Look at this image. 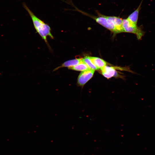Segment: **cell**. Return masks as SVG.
<instances>
[{"label": "cell", "instance_id": "obj_1", "mask_svg": "<svg viewBox=\"0 0 155 155\" xmlns=\"http://www.w3.org/2000/svg\"><path fill=\"white\" fill-rule=\"evenodd\" d=\"M23 6L30 16L35 30L44 41L47 42L46 37L48 36L53 38L50 27L36 16L25 3L23 4Z\"/></svg>", "mask_w": 155, "mask_h": 155}, {"label": "cell", "instance_id": "obj_2", "mask_svg": "<svg viewBox=\"0 0 155 155\" xmlns=\"http://www.w3.org/2000/svg\"><path fill=\"white\" fill-rule=\"evenodd\" d=\"M122 27L124 32L131 33L135 34L138 39H141L145 32L142 29L127 19H123Z\"/></svg>", "mask_w": 155, "mask_h": 155}, {"label": "cell", "instance_id": "obj_3", "mask_svg": "<svg viewBox=\"0 0 155 155\" xmlns=\"http://www.w3.org/2000/svg\"><path fill=\"white\" fill-rule=\"evenodd\" d=\"M95 70L89 69L82 71L77 79V84L83 88L85 84L92 77Z\"/></svg>", "mask_w": 155, "mask_h": 155}, {"label": "cell", "instance_id": "obj_4", "mask_svg": "<svg viewBox=\"0 0 155 155\" xmlns=\"http://www.w3.org/2000/svg\"><path fill=\"white\" fill-rule=\"evenodd\" d=\"M92 18L98 23L115 33H117L112 23L108 20L105 16L100 15L98 17Z\"/></svg>", "mask_w": 155, "mask_h": 155}, {"label": "cell", "instance_id": "obj_5", "mask_svg": "<svg viewBox=\"0 0 155 155\" xmlns=\"http://www.w3.org/2000/svg\"><path fill=\"white\" fill-rule=\"evenodd\" d=\"M105 17L112 23L117 33L124 32L122 27L123 19L121 18L115 16H105Z\"/></svg>", "mask_w": 155, "mask_h": 155}, {"label": "cell", "instance_id": "obj_6", "mask_svg": "<svg viewBox=\"0 0 155 155\" xmlns=\"http://www.w3.org/2000/svg\"><path fill=\"white\" fill-rule=\"evenodd\" d=\"M100 69L102 74L107 79L113 76L117 77V74L114 67L106 66Z\"/></svg>", "mask_w": 155, "mask_h": 155}, {"label": "cell", "instance_id": "obj_7", "mask_svg": "<svg viewBox=\"0 0 155 155\" xmlns=\"http://www.w3.org/2000/svg\"><path fill=\"white\" fill-rule=\"evenodd\" d=\"M83 62H84L83 59L82 58L68 60L64 62L61 66L56 68L54 70H57L61 67H68L69 68L72 67Z\"/></svg>", "mask_w": 155, "mask_h": 155}, {"label": "cell", "instance_id": "obj_8", "mask_svg": "<svg viewBox=\"0 0 155 155\" xmlns=\"http://www.w3.org/2000/svg\"><path fill=\"white\" fill-rule=\"evenodd\" d=\"M92 63L99 69L106 66V62L103 59L97 57L89 56Z\"/></svg>", "mask_w": 155, "mask_h": 155}, {"label": "cell", "instance_id": "obj_9", "mask_svg": "<svg viewBox=\"0 0 155 155\" xmlns=\"http://www.w3.org/2000/svg\"><path fill=\"white\" fill-rule=\"evenodd\" d=\"M142 3V2H141L137 8L131 13L127 18L131 22L136 25L137 22L139 13Z\"/></svg>", "mask_w": 155, "mask_h": 155}, {"label": "cell", "instance_id": "obj_10", "mask_svg": "<svg viewBox=\"0 0 155 155\" xmlns=\"http://www.w3.org/2000/svg\"><path fill=\"white\" fill-rule=\"evenodd\" d=\"M69 69L79 71H84L90 69L84 62L80 63L73 67L68 68Z\"/></svg>", "mask_w": 155, "mask_h": 155}, {"label": "cell", "instance_id": "obj_11", "mask_svg": "<svg viewBox=\"0 0 155 155\" xmlns=\"http://www.w3.org/2000/svg\"><path fill=\"white\" fill-rule=\"evenodd\" d=\"M83 59L84 62L90 69L94 70L99 69L92 63L89 59V56H86Z\"/></svg>", "mask_w": 155, "mask_h": 155}]
</instances>
